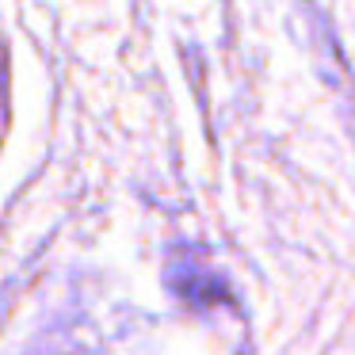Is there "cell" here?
I'll return each instance as SVG.
<instances>
[{
  "instance_id": "6da1fadb",
  "label": "cell",
  "mask_w": 355,
  "mask_h": 355,
  "mask_svg": "<svg viewBox=\"0 0 355 355\" xmlns=\"http://www.w3.org/2000/svg\"><path fill=\"white\" fill-rule=\"evenodd\" d=\"M187 275H191V279L172 275V286H176V291L184 294L187 302H195V306H207V302H222V298H225V286L218 283V279H202V271L195 268V263H187Z\"/></svg>"
}]
</instances>
